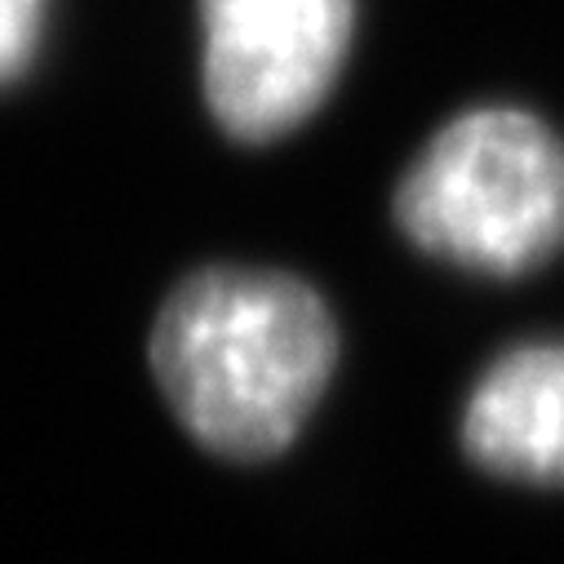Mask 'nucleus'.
Here are the masks:
<instances>
[{
	"mask_svg": "<svg viewBox=\"0 0 564 564\" xmlns=\"http://www.w3.org/2000/svg\"><path fill=\"white\" fill-rule=\"evenodd\" d=\"M338 360V329L312 285L280 271L214 267L170 294L152 369L183 427L223 458L285 449Z\"/></svg>",
	"mask_w": 564,
	"mask_h": 564,
	"instance_id": "1",
	"label": "nucleus"
},
{
	"mask_svg": "<svg viewBox=\"0 0 564 564\" xmlns=\"http://www.w3.org/2000/svg\"><path fill=\"white\" fill-rule=\"evenodd\" d=\"M395 218L432 258L524 275L564 249V143L524 107H471L404 170Z\"/></svg>",
	"mask_w": 564,
	"mask_h": 564,
	"instance_id": "2",
	"label": "nucleus"
},
{
	"mask_svg": "<svg viewBox=\"0 0 564 564\" xmlns=\"http://www.w3.org/2000/svg\"><path fill=\"white\" fill-rule=\"evenodd\" d=\"M205 98L249 143L290 133L334 89L356 0H200Z\"/></svg>",
	"mask_w": 564,
	"mask_h": 564,
	"instance_id": "3",
	"label": "nucleus"
},
{
	"mask_svg": "<svg viewBox=\"0 0 564 564\" xmlns=\"http://www.w3.org/2000/svg\"><path fill=\"white\" fill-rule=\"evenodd\" d=\"M476 467L564 489V343H524L494 360L463 409Z\"/></svg>",
	"mask_w": 564,
	"mask_h": 564,
	"instance_id": "4",
	"label": "nucleus"
},
{
	"mask_svg": "<svg viewBox=\"0 0 564 564\" xmlns=\"http://www.w3.org/2000/svg\"><path fill=\"white\" fill-rule=\"evenodd\" d=\"M45 0H0V85L14 80L41 41Z\"/></svg>",
	"mask_w": 564,
	"mask_h": 564,
	"instance_id": "5",
	"label": "nucleus"
}]
</instances>
